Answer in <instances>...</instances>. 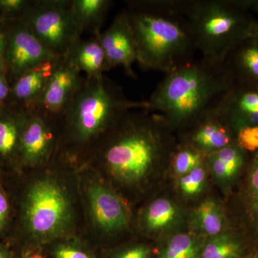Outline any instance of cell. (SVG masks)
Returning <instances> with one entry per match:
<instances>
[{
  "label": "cell",
  "instance_id": "4dcf8cb0",
  "mask_svg": "<svg viewBox=\"0 0 258 258\" xmlns=\"http://www.w3.org/2000/svg\"><path fill=\"white\" fill-rule=\"evenodd\" d=\"M151 249L143 244L130 246L122 249L113 256V258H149Z\"/></svg>",
  "mask_w": 258,
  "mask_h": 258
},
{
  "label": "cell",
  "instance_id": "d6a6232c",
  "mask_svg": "<svg viewBox=\"0 0 258 258\" xmlns=\"http://www.w3.org/2000/svg\"><path fill=\"white\" fill-rule=\"evenodd\" d=\"M12 84L6 69L0 71V108L6 106L11 97Z\"/></svg>",
  "mask_w": 258,
  "mask_h": 258
},
{
  "label": "cell",
  "instance_id": "7a4b0ae2",
  "mask_svg": "<svg viewBox=\"0 0 258 258\" xmlns=\"http://www.w3.org/2000/svg\"><path fill=\"white\" fill-rule=\"evenodd\" d=\"M149 110L147 101H134L107 76L83 77L72 101L59 119L57 153L61 159L89 154L126 113Z\"/></svg>",
  "mask_w": 258,
  "mask_h": 258
},
{
  "label": "cell",
  "instance_id": "d6986e66",
  "mask_svg": "<svg viewBox=\"0 0 258 258\" xmlns=\"http://www.w3.org/2000/svg\"><path fill=\"white\" fill-rule=\"evenodd\" d=\"M0 108V160L19 165V147L24 107Z\"/></svg>",
  "mask_w": 258,
  "mask_h": 258
},
{
  "label": "cell",
  "instance_id": "52a82bcc",
  "mask_svg": "<svg viewBox=\"0 0 258 258\" xmlns=\"http://www.w3.org/2000/svg\"><path fill=\"white\" fill-rule=\"evenodd\" d=\"M35 36L56 57L81 40L71 0H35L24 19Z\"/></svg>",
  "mask_w": 258,
  "mask_h": 258
},
{
  "label": "cell",
  "instance_id": "7402d4cb",
  "mask_svg": "<svg viewBox=\"0 0 258 258\" xmlns=\"http://www.w3.org/2000/svg\"><path fill=\"white\" fill-rule=\"evenodd\" d=\"M192 223L203 235L213 237L222 233L225 218L220 205L212 200L203 202L193 212Z\"/></svg>",
  "mask_w": 258,
  "mask_h": 258
},
{
  "label": "cell",
  "instance_id": "ffe728a7",
  "mask_svg": "<svg viewBox=\"0 0 258 258\" xmlns=\"http://www.w3.org/2000/svg\"><path fill=\"white\" fill-rule=\"evenodd\" d=\"M113 2L111 0H71V9L80 37L89 33L99 37L101 27Z\"/></svg>",
  "mask_w": 258,
  "mask_h": 258
},
{
  "label": "cell",
  "instance_id": "7c38bea8",
  "mask_svg": "<svg viewBox=\"0 0 258 258\" xmlns=\"http://www.w3.org/2000/svg\"><path fill=\"white\" fill-rule=\"evenodd\" d=\"M87 198L93 221L102 232L113 234L127 227L128 210L114 191L101 183L93 182L88 185Z\"/></svg>",
  "mask_w": 258,
  "mask_h": 258
},
{
  "label": "cell",
  "instance_id": "484cf974",
  "mask_svg": "<svg viewBox=\"0 0 258 258\" xmlns=\"http://www.w3.org/2000/svg\"><path fill=\"white\" fill-rule=\"evenodd\" d=\"M245 200L251 221L258 231V152L249 161Z\"/></svg>",
  "mask_w": 258,
  "mask_h": 258
},
{
  "label": "cell",
  "instance_id": "e575fe53",
  "mask_svg": "<svg viewBox=\"0 0 258 258\" xmlns=\"http://www.w3.org/2000/svg\"><path fill=\"white\" fill-rule=\"evenodd\" d=\"M244 6L249 11L252 12L257 21V36H258V0H242Z\"/></svg>",
  "mask_w": 258,
  "mask_h": 258
},
{
  "label": "cell",
  "instance_id": "cb8c5ba5",
  "mask_svg": "<svg viewBox=\"0 0 258 258\" xmlns=\"http://www.w3.org/2000/svg\"><path fill=\"white\" fill-rule=\"evenodd\" d=\"M200 257V245L198 239L187 234H178L171 237L160 253V258Z\"/></svg>",
  "mask_w": 258,
  "mask_h": 258
},
{
  "label": "cell",
  "instance_id": "603a6c76",
  "mask_svg": "<svg viewBox=\"0 0 258 258\" xmlns=\"http://www.w3.org/2000/svg\"><path fill=\"white\" fill-rule=\"evenodd\" d=\"M240 243L230 234L211 237L204 246L201 258H236L240 252Z\"/></svg>",
  "mask_w": 258,
  "mask_h": 258
},
{
  "label": "cell",
  "instance_id": "30bf717a",
  "mask_svg": "<svg viewBox=\"0 0 258 258\" xmlns=\"http://www.w3.org/2000/svg\"><path fill=\"white\" fill-rule=\"evenodd\" d=\"M81 71L67 53L56 57L52 74L41 98L35 105L49 116L60 119L81 83Z\"/></svg>",
  "mask_w": 258,
  "mask_h": 258
},
{
  "label": "cell",
  "instance_id": "5b68a950",
  "mask_svg": "<svg viewBox=\"0 0 258 258\" xmlns=\"http://www.w3.org/2000/svg\"><path fill=\"white\" fill-rule=\"evenodd\" d=\"M184 9L203 57L225 60L240 42L257 36V18L240 0H184Z\"/></svg>",
  "mask_w": 258,
  "mask_h": 258
},
{
  "label": "cell",
  "instance_id": "2e32d148",
  "mask_svg": "<svg viewBox=\"0 0 258 258\" xmlns=\"http://www.w3.org/2000/svg\"><path fill=\"white\" fill-rule=\"evenodd\" d=\"M225 61L235 81L258 87V36L240 42Z\"/></svg>",
  "mask_w": 258,
  "mask_h": 258
},
{
  "label": "cell",
  "instance_id": "4316f807",
  "mask_svg": "<svg viewBox=\"0 0 258 258\" xmlns=\"http://www.w3.org/2000/svg\"><path fill=\"white\" fill-rule=\"evenodd\" d=\"M51 244L48 258H98L92 250L76 241L60 239Z\"/></svg>",
  "mask_w": 258,
  "mask_h": 258
},
{
  "label": "cell",
  "instance_id": "ba28073f",
  "mask_svg": "<svg viewBox=\"0 0 258 258\" xmlns=\"http://www.w3.org/2000/svg\"><path fill=\"white\" fill-rule=\"evenodd\" d=\"M59 120L35 106L25 107L19 147V165L36 168L45 165L57 153Z\"/></svg>",
  "mask_w": 258,
  "mask_h": 258
},
{
  "label": "cell",
  "instance_id": "ac0fdd59",
  "mask_svg": "<svg viewBox=\"0 0 258 258\" xmlns=\"http://www.w3.org/2000/svg\"><path fill=\"white\" fill-rule=\"evenodd\" d=\"M248 154L237 144H232L207 155V164L217 181L228 184L240 174Z\"/></svg>",
  "mask_w": 258,
  "mask_h": 258
},
{
  "label": "cell",
  "instance_id": "83f0119b",
  "mask_svg": "<svg viewBox=\"0 0 258 258\" xmlns=\"http://www.w3.org/2000/svg\"><path fill=\"white\" fill-rule=\"evenodd\" d=\"M206 181V171L204 163L188 174L181 176L179 186L186 196H195L203 191Z\"/></svg>",
  "mask_w": 258,
  "mask_h": 258
},
{
  "label": "cell",
  "instance_id": "44dd1931",
  "mask_svg": "<svg viewBox=\"0 0 258 258\" xmlns=\"http://www.w3.org/2000/svg\"><path fill=\"white\" fill-rule=\"evenodd\" d=\"M179 217L175 204L167 199L159 198L146 209L142 223L149 232H162L175 225Z\"/></svg>",
  "mask_w": 258,
  "mask_h": 258
},
{
  "label": "cell",
  "instance_id": "8d00e7d4",
  "mask_svg": "<svg viewBox=\"0 0 258 258\" xmlns=\"http://www.w3.org/2000/svg\"><path fill=\"white\" fill-rule=\"evenodd\" d=\"M0 258H15L11 251L4 244L0 243Z\"/></svg>",
  "mask_w": 258,
  "mask_h": 258
},
{
  "label": "cell",
  "instance_id": "74e56055",
  "mask_svg": "<svg viewBox=\"0 0 258 258\" xmlns=\"http://www.w3.org/2000/svg\"><path fill=\"white\" fill-rule=\"evenodd\" d=\"M0 27H1V25H0Z\"/></svg>",
  "mask_w": 258,
  "mask_h": 258
},
{
  "label": "cell",
  "instance_id": "d4e9b609",
  "mask_svg": "<svg viewBox=\"0 0 258 258\" xmlns=\"http://www.w3.org/2000/svg\"><path fill=\"white\" fill-rule=\"evenodd\" d=\"M206 155L184 144L171 155L173 168L178 175L184 176L204 163Z\"/></svg>",
  "mask_w": 258,
  "mask_h": 258
},
{
  "label": "cell",
  "instance_id": "277c9868",
  "mask_svg": "<svg viewBox=\"0 0 258 258\" xmlns=\"http://www.w3.org/2000/svg\"><path fill=\"white\" fill-rule=\"evenodd\" d=\"M234 81L225 60L202 56L166 74L147 101L149 111L160 113L173 130L184 132L216 109Z\"/></svg>",
  "mask_w": 258,
  "mask_h": 258
},
{
  "label": "cell",
  "instance_id": "4fadbf2b",
  "mask_svg": "<svg viewBox=\"0 0 258 258\" xmlns=\"http://www.w3.org/2000/svg\"><path fill=\"white\" fill-rule=\"evenodd\" d=\"M216 109L232 130L258 125V87L234 81Z\"/></svg>",
  "mask_w": 258,
  "mask_h": 258
},
{
  "label": "cell",
  "instance_id": "9c48e42d",
  "mask_svg": "<svg viewBox=\"0 0 258 258\" xmlns=\"http://www.w3.org/2000/svg\"><path fill=\"white\" fill-rule=\"evenodd\" d=\"M11 22L8 28H2L5 37V69L10 81L12 78L14 81L32 68L57 57L39 40L25 20Z\"/></svg>",
  "mask_w": 258,
  "mask_h": 258
},
{
  "label": "cell",
  "instance_id": "e0dca14e",
  "mask_svg": "<svg viewBox=\"0 0 258 258\" xmlns=\"http://www.w3.org/2000/svg\"><path fill=\"white\" fill-rule=\"evenodd\" d=\"M66 53L88 77L101 76L103 73L111 70L99 37H92L87 40L81 39Z\"/></svg>",
  "mask_w": 258,
  "mask_h": 258
},
{
  "label": "cell",
  "instance_id": "d590c367",
  "mask_svg": "<svg viewBox=\"0 0 258 258\" xmlns=\"http://www.w3.org/2000/svg\"><path fill=\"white\" fill-rule=\"evenodd\" d=\"M21 258H48L44 255L38 249H32V250H26L22 252Z\"/></svg>",
  "mask_w": 258,
  "mask_h": 258
},
{
  "label": "cell",
  "instance_id": "836d02e7",
  "mask_svg": "<svg viewBox=\"0 0 258 258\" xmlns=\"http://www.w3.org/2000/svg\"><path fill=\"white\" fill-rule=\"evenodd\" d=\"M5 37L2 26L0 27V71L5 69Z\"/></svg>",
  "mask_w": 258,
  "mask_h": 258
},
{
  "label": "cell",
  "instance_id": "1f68e13d",
  "mask_svg": "<svg viewBox=\"0 0 258 258\" xmlns=\"http://www.w3.org/2000/svg\"><path fill=\"white\" fill-rule=\"evenodd\" d=\"M11 205L8 195L0 185V233L5 230L9 222Z\"/></svg>",
  "mask_w": 258,
  "mask_h": 258
},
{
  "label": "cell",
  "instance_id": "3957f363",
  "mask_svg": "<svg viewBox=\"0 0 258 258\" xmlns=\"http://www.w3.org/2000/svg\"><path fill=\"white\" fill-rule=\"evenodd\" d=\"M171 128L157 112L134 110L126 113L90 153L115 179L139 182L171 151Z\"/></svg>",
  "mask_w": 258,
  "mask_h": 258
},
{
  "label": "cell",
  "instance_id": "9a60e30c",
  "mask_svg": "<svg viewBox=\"0 0 258 258\" xmlns=\"http://www.w3.org/2000/svg\"><path fill=\"white\" fill-rule=\"evenodd\" d=\"M55 59L37 64L17 78L12 83L11 101L20 106H35L50 80Z\"/></svg>",
  "mask_w": 258,
  "mask_h": 258
},
{
  "label": "cell",
  "instance_id": "8992f818",
  "mask_svg": "<svg viewBox=\"0 0 258 258\" xmlns=\"http://www.w3.org/2000/svg\"><path fill=\"white\" fill-rule=\"evenodd\" d=\"M21 217L30 242L23 251L62 239L74 224V201L67 186L51 176L32 181L24 192Z\"/></svg>",
  "mask_w": 258,
  "mask_h": 258
},
{
  "label": "cell",
  "instance_id": "f546056e",
  "mask_svg": "<svg viewBox=\"0 0 258 258\" xmlns=\"http://www.w3.org/2000/svg\"><path fill=\"white\" fill-rule=\"evenodd\" d=\"M236 144L247 153L258 152V125L244 127L237 131Z\"/></svg>",
  "mask_w": 258,
  "mask_h": 258
},
{
  "label": "cell",
  "instance_id": "5bb4252c",
  "mask_svg": "<svg viewBox=\"0 0 258 258\" xmlns=\"http://www.w3.org/2000/svg\"><path fill=\"white\" fill-rule=\"evenodd\" d=\"M185 144L208 155L236 143V134L217 109L212 110L186 129Z\"/></svg>",
  "mask_w": 258,
  "mask_h": 258
},
{
  "label": "cell",
  "instance_id": "8fae6325",
  "mask_svg": "<svg viewBox=\"0 0 258 258\" xmlns=\"http://www.w3.org/2000/svg\"><path fill=\"white\" fill-rule=\"evenodd\" d=\"M99 40L110 69L121 66L127 76L135 78L133 70V64L137 62L135 40L123 10L117 14L108 28L101 32Z\"/></svg>",
  "mask_w": 258,
  "mask_h": 258
},
{
  "label": "cell",
  "instance_id": "6da1fadb",
  "mask_svg": "<svg viewBox=\"0 0 258 258\" xmlns=\"http://www.w3.org/2000/svg\"><path fill=\"white\" fill-rule=\"evenodd\" d=\"M125 5L123 11L142 69L168 74L195 60L198 50L184 0H132Z\"/></svg>",
  "mask_w": 258,
  "mask_h": 258
},
{
  "label": "cell",
  "instance_id": "f1b7e54d",
  "mask_svg": "<svg viewBox=\"0 0 258 258\" xmlns=\"http://www.w3.org/2000/svg\"><path fill=\"white\" fill-rule=\"evenodd\" d=\"M32 1L0 0V15L9 21L24 20L31 7Z\"/></svg>",
  "mask_w": 258,
  "mask_h": 258
}]
</instances>
